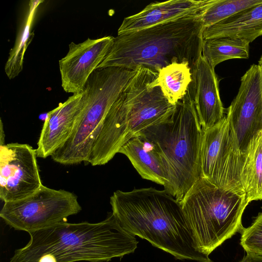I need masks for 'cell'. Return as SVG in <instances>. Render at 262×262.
Wrapping results in <instances>:
<instances>
[{"instance_id": "1", "label": "cell", "mask_w": 262, "mask_h": 262, "mask_svg": "<svg viewBox=\"0 0 262 262\" xmlns=\"http://www.w3.org/2000/svg\"><path fill=\"white\" fill-rule=\"evenodd\" d=\"M112 213L129 233L179 259L212 262L198 250L179 201L153 187L116 190L110 198Z\"/></svg>"}, {"instance_id": "2", "label": "cell", "mask_w": 262, "mask_h": 262, "mask_svg": "<svg viewBox=\"0 0 262 262\" xmlns=\"http://www.w3.org/2000/svg\"><path fill=\"white\" fill-rule=\"evenodd\" d=\"M29 233L10 262H107L134 252L138 244L112 213L97 223L63 222Z\"/></svg>"}, {"instance_id": "3", "label": "cell", "mask_w": 262, "mask_h": 262, "mask_svg": "<svg viewBox=\"0 0 262 262\" xmlns=\"http://www.w3.org/2000/svg\"><path fill=\"white\" fill-rule=\"evenodd\" d=\"M186 17L138 31L117 35L96 69L144 68L158 72L172 63H188L191 69L202 54L200 15Z\"/></svg>"}, {"instance_id": "4", "label": "cell", "mask_w": 262, "mask_h": 262, "mask_svg": "<svg viewBox=\"0 0 262 262\" xmlns=\"http://www.w3.org/2000/svg\"><path fill=\"white\" fill-rule=\"evenodd\" d=\"M157 73L137 69L104 120L90 155L95 163H107L129 140L173 115L177 105L168 102L159 86L150 85Z\"/></svg>"}, {"instance_id": "5", "label": "cell", "mask_w": 262, "mask_h": 262, "mask_svg": "<svg viewBox=\"0 0 262 262\" xmlns=\"http://www.w3.org/2000/svg\"><path fill=\"white\" fill-rule=\"evenodd\" d=\"M203 134L189 88L170 118L139 135L161 157L168 180L164 190L179 202L201 177Z\"/></svg>"}, {"instance_id": "6", "label": "cell", "mask_w": 262, "mask_h": 262, "mask_svg": "<svg viewBox=\"0 0 262 262\" xmlns=\"http://www.w3.org/2000/svg\"><path fill=\"white\" fill-rule=\"evenodd\" d=\"M249 203L246 195L223 190L200 177L180 202L198 250L209 256L241 233L242 216Z\"/></svg>"}, {"instance_id": "7", "label": "cell", "mask_w": 262, "mask_h": 262, "mask_svg": "<svg viewBox=\"0 0 262 262\" xmlns=\"http://www.w3.org/2000/svg\"><path fill=\"white\" fill-rule=\"evenodd\" d=\"M133 71L120 67L95 69L82 91V108L68 140L51 156L63 165L88 163L104 120L134 76Z\"/></svg>"}, {"instance_id": "8", "label": "cell", "mask_w": 262, "mask_h": 262, "mask_svg": "<svg viewBox=\"0 0 262 262\" xmlns=\"http://www.w3.org/2000/svg\"><path fill=\"white\" fill-rule=\"evenodd\" d=\"M245 155L227 116L204 131L201 177L223 190L246 195L241 183Z\"/></svg>"}, {"instance_id": "9", "label": "cell", "mask_w": 262, "mask_h": 262, "mask_svg": "<svg viewBox=\"0 0 262 262\" xmlns=\"http://www.w3.org/2000/svg\"><path fill=\"white\" fill-rule=\"evenodd\" d=\"M81 209L75 193L42 185L24 199L4 203L0 216L11 227L29 233L67 222Z\"/></svg>"}, {"instance_id": "10", "label": "cell", "mask_w": 262, "mask_h": 262, "mask_svg": "<svg viewBox=\"0 0 262 262\" xmlns=\"http://www.w3.org/2000/svg\"><path fill=\"white\" fill-rule=\"evenodd\" d=\"M36 149L28 144L0 145V199L4 203L24 199L42 185Z\"/></svg>"}, {"instance_id": "11", "label": "cell", "mask_w": 262, "mask_h": 262, "mask_svg": "<svg viewBox=\"0 0 262 262\" xmlns=\"http://www.w3.org/2000/svg\"><path fill=\"white\" fill-rule=\"evenodd\" d=\"M225 112L245 155L251 140L262 130V85L258 64H252L241 77L238 92Z\"/></svg>"}, {"instance_id": "12", "label": "cell", "mask_w": 262, "mask_h": 262, "mask_svg": "<svg viewBox=\"0 0 262 262\" xmlns=\"http://www.w3.org/2000/svg\"><path fill=\"white\" fill-rule=\"evenodd\" d=\"M114 38H88L82 42H72L69 45L68 53L59 61L61 86L66 92L74 94L82 92L90 76L109 52Z\"/></svg>"}, {"instance_id": "13", "label": "cell", "mask_w": 262, "mask_h": 262, "mask_svg": "<svg viewBox=\"0 0 262 262\" xmlns=\"http://www.w3.org/2000/svg\"><path fill=\"white\" fill-rule=\"evenodd\" d=\"M193 100L200 124L203 131L218 123L224 117L219 92V80L203 54L200 55L192 69Z\"/></svg>"}, {"instance_id": "14", "label": "cell", "mask_w": 262, "mask_h": 262, "mask_svg": "<svg viewBox=\"0 0 262 262\" xmlns=\"http://www.w3.org/2000/svg\"><path fill=\"white\" fill-rule=\"evenodd\" d=\"M82 92L74 94L47 114L36 149L37 158L45 159L70 137L82 108Z\"/></svg>"}, {"instance_id": "15", "label": "cell", "mask_w": 262, "mask_h": 262, "mask_svg": "<svg viewBox=\"0 0 262 262\" xmlns=\"http://www.w3.org/2000/svg\"><path fill=\"white\" fill-rule=\"evenodd\" d=\"M212 0H170L154 2L125 17L118 35L130 33L200 13Z\"/></svg>"}, {"instance_id": "16", "label": "cell", "mask_w": 262, "mask_h": 262, "mask_svg": "<svg viewBox=\"0 0 262 262\" xmlns=\"http://www.w3.org/2000/svg\"><path fill=\"white\" fill-rule=\"evenodd\" d=\"M262 35V3L205 29L203 40L228 37L249 43Z\"/></svg>"}, {"instance_id": "17", "label": "cell", "mask_w": 262, "mask_h": 262, "mask_svg": "<svg viewBox=\"0 0 262 262\" xmlns=\"http://www.w3.org/2000/svg\"><path fill=\"white\" fill-rule=\"evenodd\" d=\"M118 153L125 155L144 179L164 186L168 177L163 161L152 144L138 135L125 143Z\"/></svg>"}, {"instance_id": "18", "label": "cell", "mask_w": 262, "mask_h": 262, "mask_svg": "<svg viewBox=\"0 0 262 262\" xmlns=\"http://www.w3.org/2000/svg\"><path fill=\"white\" fill-rule=\"evenodd\" d=\"M192 75L188 63L174 62L160 69L150 85L159 86L168 102L176 105L187 94Z\"/></svg>"}, {"instance_id": "19", "label": "cell", "mask_w": 262, "mask_h": 262, "mask_svg": "<svg viewBox=\"0 0 262 262\" xmlns=\"http://www.w3.org/2000/svg\"><path fill=\"white\" fill-rule=\"evenodd\" d=\"M241 183L250 203L262 200V130L252 138L246 149Z\"/></svg>"}, {"instance_id": "20", "label": "cell", "mask_w": 262, "mask_h": 262, "mask_svg": "<svg viewBox=\"0 0 262 262\" xmlns=\"http://www.w3.org/2000/svg\"><path fill=\"white\" fill-rule=\"evenodd\" d=\"M250 43L239 38L224 37L204 40L202 54L214 69L221 62L228 59H248Z\"/></svg>"}, {"instance_id": "21", "label": "cell", "mask_w": 262, "mask_h": 262, "mask_svg": "<svg viewBox=\"0 0 262 262\" xmlns=\"http://www.w3.org/2000/svg\"><path fill=\"white\" fill-rule=\"evenodd\" d=\"M43 1H30L29 10L23 26L17 35L14 46L11 50L5 67V71L11 79L17 76L23 70L24 55L29 44L30 29L35 10Z\"/></svg>"}, {"instance_id": "22", "label": "cell", "mask_w": 262, "mask_h": 262, "mask_svg": "<svg viewBox=\"0 0 262 262\" xmlns=\"http://www.w3.org/2000/svg\"><path fill=\"white\" fill-rule=\"evenodd\" d=\"M261 3L262 0H212L200 15L202 30Z\"/></svg>"}, {"instance_id": "23", "label": "cell", "mask_w": 262, "mask_h": 262, "mask_svg": "<svg viewBox=\"0 0 262 262\" xmlns=\"http://www.w3.org/2000/svg\"><path fill=\"white\" fill-rule=\"evenodd\" d=\"M241 233L240 244L246 253L262 255V211Z\"/></svg>"}, {"instance_id": "24", "label": "cell", "mask_w": 262, "mask_h": 262, "mask_svg": "<svg viewBox=\"0 0 262 262\" xmlns=\"http://www.w3.org/2000/svg\"><path fill=\"white\" fill-rule=\"evenodd\" d=\"M239 262H262V255L247 253Z\"/></svg>"}, {"instance_id": "25", "label": "cell", "mask_w": 262, "mask_h": 262, "mask_svg": "<svg viewBox=\"0 0 262 262\" xmlns=\"http://www.w3.org/2000/svg\"><path fill=\"white\" fill-rule=\"evenodd\" d=\"M5 134L3 130V125L2 120H1V141L0 145L5 144Z\"/></svg>"}, {"instance_id": "26", "label": "cell", "mask_w": 262, "mask_h": 262, "mask_svg": "<svg viewBox=\"0 0 262 262\" xmlns=\"http://www.w3.org/2000/svg\"><path fill=\"white\" fill-rule=\"evenodd\" d=\"M258 65L259 67L260 71L261 85H262V55L260 56V57L258 60Z\"/></svg>"}]
</instances>
